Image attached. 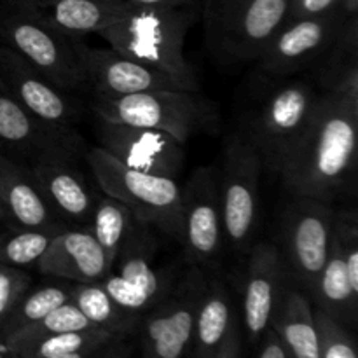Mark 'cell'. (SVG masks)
<instances>
[{
	"label": "cell",
	"instance_id": "obj_36",
	"mask_svg": "<svg viewBox=\"0 0 358 358\" xmlns=\"http://www.w3.org/2000/svg\"><path fill=\"white\" fill-rule=\"evenodd\" d=\"M213 358H241V329L238 324V318L234 320L226 341L219 348V352L213 355Z\"/></svg>",
	"mask_w": 358,
	"mask_h": 358
},
{
	"label": "cell",
	"instance_id": "obj_20",
	"mask_svg": "<svg viewBox=\"0 0 358 358\" xmlns=\"http://www.w3.org/2000/svg\"><path fill=\"white\" fill-rule=\"evenodd\" d=\"M38 273L76 283L101 282L110 273L108 255L90 227L63 229L49 243L37 262Z\"/></svg>",
	"mask_w": 358,
	"mask_h": 358
},
{
	"label": "cell",
	"instance_id": "obj_16",
	"mask_svg": "<svg viewBox=\"0 0 358 358\" xmlns=\"http://www.w3.org/2000/svg\"><path fill=\"white\" fill-rule=\"evenodd\" d=\"M76 48L87 87L94 96L114 98L156 90H185L173 77L119 55L110 48H91L84 44L83 38H77Z\"/></svg>",
	"mask_w": 358,
	"mask_h": 358
},
{
	"label": "cell",
	"instance_id": "obj_43",
	"mask_svg": "<svg viewBox=\"0 0 358 358\" xmlns=\"http://www.w3.org/2000/svg\"><path fill=\"white\" fill-rule=\"evenodd\" d=\"M3 222V212H2V208H0V224Z\"/></svg>",
	"mask_w": 358,
	"mask_h": 358
},
{
	"label": "cell",
	"instance_id": "obj_12",
	"mask_svg": "<svg viewBox=\"0 0 358 358\" xmlns=\"http://www.w3.org/2000/svg\"><path fill=\"white\" fill-rule=\"evenodd\" d=\"M152 229L143 222L114 259L110 273L101 280V285L115 304L136 318H142L168 292L152 266L157 248Z\"/></svg>",
	"mask_w": 358,
	"mask_h": 358
},
{
	"label": "cell",
	"instance_id": "obj_14",
	"mask_svg": "<svg viewBox=\"0 0 358 358\" xmlns=\"http://www.w3.org/2000/svg\"><path fill=\"white\" fill-rule=\"evenodd\" d=\"M100 149L133 170L177 178L184 168V145L157 129L121 124L96 117Z\"/></svg>",
	"mask_w": 358,
	"mask_h": 358
},
{
	"label": "cell",
	"instance_id": "obj_41",
	"mask_svg": "<svg viewBox=\"0 0 358 358\" xmlns=\"http://www.w3.org/2000/svg\"><path fill=\"white\" fill-rule=\"evenodd\" d=\"M128 357V350L126 348H119V350H114V352H110L108 353V355H105V357H100V358H126Z\"/></svg>",
	"mask_w": 358,
	"mask_h": 358
},
{
	"label": "cell",
	"instance_id": "obj_11",
	"mask_svg": "<svg viewBox=\"0 0 358 358\" xmlns=\"http://www.w3.org/2000/svg\"><path fill=\"white\" fill-rule=\"evenodd\" d=\"M180 241L191 266L213 268L224 247L219 173L215 166L194 170L182 187Z\"/></svg>",
	"mask_w": 358,
	"mask_h": 358
},
{
	"label": "cell",
	"instance_id": "obj_30",
	"mask_svg": "<svg viewBox=\"0 0 358 358\" xmlns=\"http://www.w3.org/2000/svg\"><path fill=\"white\" fill-rule=\"evenodd\" d=\"M70 294L69 289L58 285H44L38 287L37 290L30 292L28 290L23 296V299L16 304L7 320L0 327V341L13 336L14 332L21 331V329L28 327V325L35 324L45 315L51 313L62 304L69 303Z\"/></svg>",
	"mask_w": 358,
	"mask_h": 358
},
{
	"label": "cell",
	"instance_id": "obj_18",
	"mask_svg": "<svg viewBox=\"0 0 358 358\" xmlns=\"http://www.w3.org/2000/svg\"><path fill=\"white\" fill-rule=\"evenodd\" d=\"M0 149L23 154L30 161L48 154L77 159L83 152V140L73 128L35 117L0 90Z\"/></svg>",
	"mask_w": 358,
	"mask_h": 358
},
{
	"label": "cell",
	"instance_id": "obj_15",
	"mask_svg": "<svg viewBox=\"0 0 358 358\" xmlns=\"http://www.w3.org/2000/svg\"><path fill=\"white\" fill-rule=\"evenodd\" d=\"M289 283L278 247L269 241H254L248 250L243 285V325L252 343H257L271 327Z\"/></svg>",
	"mask_w": 358,
	"mask_h": 358
},
{
	"label": "cell",
	"instance_id": "obj_37",
	"mask_svg": "<svg viewBox=\"0 0 358 358\" xmlns=\"http://www.w3.org/2000/svg\"><path fill=\"white\" fill-rule=\"evenodd\" d=\"M261 339L262 345L257 358H289L285 346L282 345V341H280V338L271 327L264 332V336Z\"/></svg>",
	"mask_w": 358,
	"mask_h": 358
},
{
	"label": "cell",
	"instance_id": "obj_24",
	"mask_svg": "<svg viewBox=\"0 0 358 358\" xmlns=\"http://www.w3.org/2000/svg\"><path fill=\"white\" fill-rule=\"evenodd\" d=\"M317 63V83L324 90L322 93L358 101V16L343 21Z\"/></svg>",
	"mask_w": 358,
	"mask_h": 358
},
{
	"label": "cell",
	"instance_id": "obj_6",
	"mask_svg": "<svg viewBox=\"0 0 358 358\" xmlns=\"http://www.w3.org/2000/svg\"><path fill=\"white\" fill-rule=\"evenodd\" d=\"M290 0H206L208 45L226 59L254 62L289 20Z\"/></svg>",
	"mask_w": 358,
	"mask_h": 358
},
{
	"label": "cell",
	"instance_id": "obj_40",
	"mask_svg": "<svg viewBox=\"0 0 358 358\" xmlns=\"http://www.w3.org/2000/svg\"><path fill=\"white\" fill-rule=\"evenodd\" d=\"M96 352L98 350H93V352H76V353H66V355H58L51 358H91Z\"/></svg>",
	"mask_w": 358,
	"mask_h": 358
},
{
	"label": "cell",
	"instance_id": "obj_7",
	"mask_svg": "<svg viewBox=\"0 0 358 358\" xmlns=\"http://www.w3.org/2000/svg\"><path fill=\"white\" fill-rule=\"evenodd\" d=\"M261 157L243 133L231 135L217 173L224 240L240 255H247L254 245L261 210Z\"/></svg>",
	"mask_w": 358,
	"mask_h": 358
},
{
	"label": "cell",
	"instance_id": "obj_4",
	"mask_svg": "<svg viewBox=\"0 0 358 358\" xmlns=\"http://www.w3.org/2000/svg\"><path fill=\"white\" fill-rule=\"evenodd\" d=\"M86 161L103 194L124 203L140 220L178 241L182 187L177 178L133 170L100 147L86 150Z\"/></svg>",
	"mask_w": 358,
	"mask_h": 358
},
{
	"label": "cell",
	"instance_id": "obj_1",
	"mask_svg": "<svg viewBox=\"0 0 358 358\" xmlns=\"http://www.w3.org/2000/svg\"><path fill=\"white\" fill-rule=\"evenodd\" d=\"M357 136L358 101L320 93L306 135L280 173L287 191L331 203L355 177Z\"/></svg>",
	"mask_w": 358,
	"mask_h": 358
},
{
	"label": "cell",
	"instance_id": "obj_25",
	"mask_svg": "<svg viewBox=\"0 0 358 358\" xmlns=\"http://www.w3.org/2000/svg\"><path fill=\"white\" fill-rule=\"evenodd\" d=\"M236 320L234 306L219 276H206L192 332V358H213Z\"/></svg>",
	"mask_w": 358,
	"mask_h": 358
},
{
	"label": "cell",
	"instance_id": "obj_23",
	"mask_svg": "<svg viewBox=\"0 0 358 358\" xmlns=\"http://www.w3.org/2000/svg\"><path fill=\"white\" fill-rule=\"evenodd\" d=\"M271 329L285 346L289 358H320V338L313 303L292 282L280 301Z\"/></svg>",
	"mask_w": 358,
	"mask_h": 358
},
{
	"label": "cell",
	"instance_id": "obj_34",
	"mask_svg": "<svg viewBox=\"0 0 358 358\" xmlns=\"http://www.w3.org/2000/svg\"><path fill=\"white\" fill-rule=\"evenodd\" d=\"M31 278L20 268L0 264V327L30 290Z\"/></svg>",
	"mask_w": 358,
	"mask_h": 358
},
{
	"label": "cell",
	"instance_id": "obj_17",
	"mask_svg": "<svg viewBox=\"0 0 358 358\" xmlns=\"http://www.w3.org/2000/svg\"><path fill=\"white\" fill-rule=\"evenodd\" d=\"M0 90L35 117L62 128H73L79 108L72 98L52 86L17 52L0 45Z\"/></svg>",
	"mask_w": 358,
	"mask_h": 358
},
{
	"label": "cell",
	"instance_id": "obj_42",
	"mask_svg": "<svg viewBox=\"0 0 358 358\" xmlns=\"http://www.w3.org/2000/svg\"><path fill=\"white\" fill-rule=\"evenodd\" d=\"M100 2H108V3H126L124 0H100Z\"/></svg>",
	"mask_w": 358,
	"mask_h": 358
},
{
	"label": "cell",
	"instance_id": "obj_5",
	"mask_svg": "<svg viewBox=\"0 0 358 358\" xmlns=\"http://www.w3.org/2000/svg\"><path fill=\"white\" fill-rule=\"evenodd\" d=\"M320 93L306 80L285 84L271 93L247 122L243 136L261 157L262 166L282 173L306 135Z\"/></svg>",
	"mask_w": 358,
	"mask_h": 358
},
{
	"label": "cell",
	"instance_id": "obj_32",
	"mask_svg": "<svg viewBox=\"0 0 358 358\" xmlns=\"http://www.w3.org/2000/svg\"><path fill=\"white\" fill-rule=\"evenodd\" d=\"M58 233L34 229H14L0 233V264L13 268L37 266L49 243Z\"/></svg>",
	"mask_w": 358,
	"mask_h": 358
},
{
	"label": "cell",
	"instance_id": "obj_19",
	"mask_svg": "<svg viewBox=\"0 0 358 358\" xmlns=\"http://www.w3.org/2000/svg\"><path fill=\"white\" fill-rule=\"evenodd\" d=\"M28 170L56 215L79 226L90 224L96 198L72 157L55 154L35 157L28 164Z\"/></svg>",
	"mask_w": 358,
	"mask_h": 358
},
{
	"label": "cell",
	"instance_id": "obj_33",
	"mask_svg": "<svg viewBox=\"0 0 358 358\" xmlns=\"http://www.w3.org/2000/svg\"><path fill=\"white\" fill-rule=\"evenodd\" d=\"M318 338H320V358H357L355 341L348 329L320 310H315Z\"/></svg>",
	"mask_w": 358,
	"mask_h": 358
},
{
	"label": "cell",
	"instance_id": "obj_13",
	"mask_svg": "<svg viewBox=\"0 0 358 358\" xmlns=\"http://www.w3.org/2000/svg\"><path fill=\"white\" fill-rule=\"evenodd\" d=\"M343 21L345 16L339 10L324 16L289 17L254 62L261 72L273 77L310 69L324 55Z\"/></svg>",
	"mask_w": 358,
	"mask_h": 358
},
{
	"label": "cell",
	"instance_id": "obj_26",
	"mask_svg": "<svg viewBox=\"0 0 358 358\" xmlns=\"http://www.w3.org/2000/svg\"><path fill=\"white\" fill-rule=\"evenodd\" d=\"M317 310L338 320L345 327H353L358 315V289L350 282L348 269L341 254L331 245V254L318 276L310 296Z\"/></svg>",
	"mask_w": 358,
	"mask_h": 358
},
{
	"label": "cell",
	"instance_id": "obj_2",
	"mask_svg": "<svg viewBox=\"0 0 358 358\" xmlns=\"http://www.w3.org/2000/svg\"><path fill=\"white\" fill-rule=\"evenodd\" d=\"M194 23V9L135 7L126 9L108 27L98 31L115 52L173 77L189 91H199L194 69L184 55L187 31Z\"/></svg>",
	"mask_w": 358,
	"mask_h": 358
},
{
	"label": "cell",
	"instance_id": "obj_38",
	"mask_svg": "<svg viewBox=\"0 0 358 358\" xmlns=\"http://www.w3.org/2000/svg\"><path fill=\"white\" fill-rule=\"evenodd\" d=\"M135 7H180L191 3V0H124Z\"/></svg>",
	"mask_w": 358,
	"mask_h": 358
},
{
	"label": "cell",
	"instance_id": "obj_8",
	"mask_svg": "<svg viewBox=\"0 0 358 358\" xmlns=\"http://www.w3.org/2000/svg\"><path fill=\"white\" fill-rule=\"evenodd\" d=\"M334 213L324 199L294 196L280 219V245L290 282L308 297L327 262L332 245Z\"/></svg>",
	"mask_w": 358,
	"mask_h": 358
},
{
	"label": "cell",
	"instance_id": "obj_39",
	"mask_svg": "<svg viewBox=\"0 0 358 358\" xmlns=\"http://www.w3.org/2000/svg\"><path fill=\"white\" fill-rule=\"evenodd\" d=\"M339 13L345 16V20H348V17H357L358 0H339Z\"/></svg>",
	"mask_w": 358,
	"mask_h": 358
},
{
	"label": "cell",
	"instance_id": "obj_29",
	"mask_svg": "<svg viewBox=\"0 0 358 358\" xmlns=\"http://www.w3.org/2000/svg\"><path fill=\"white\" fill-rule=\"evenodd\" d=\"M115 341L117 339L112 338L108 332L101 331V329H90V331L44 336L41 339H35V341L14 345L3 350L13 358H51L66 355V353L101 350Z\"/></svg>",
	"mask_w": 358,
	"mask_h": 358
},
{
	"label": "cell",
	"instance_id": "obj_28",
	"mask_svg": "<svg viewBox=\"0 0 358 358\" xmlns=\"http://www.w3.org/2000/svg\"><path fill=\"white\" fill-rule=\"evenodd\" d=\"M143 220L133 213L131 208L112 196H100L94 201L93 215L90 220V231L110 259V264L117 257L124 245L131 240Z\"/></svg>",
	"mask_w": 358,
	"mask_h": 358
},
{
	"label": "cell",
	"instance_id": "obj_27",
	"mask_svg": "<svg viewBox=\"0 0 358 358\" xmlns=\"http://www.w3.org/2000/svg\"><path fill=\"white\" fill-rule=\"evenodd\" d=\"M69 294L70 303L79 308L80 313L90 320L93 327L108 332L117 341L131 334L133 329L140 324V318L129 315L115 304L101 282L73 283L72 287H69Z\"/></svg>",
	"mask_w": 358,
	"mask_h": 358
},
{
	"label": "cell",
	"instance_id": "obj_31",
	"mask_svg": "<svg viewBox=\"0 0 358 358\" xmlns=\"http://www.w3.org/2000/svg\"><path fill=\"white\" fill-rule=\"evenodd\" d=\"M90 329L96 327H93V325L90 324V320L80 313L79 308L69 301V303L58 306L56 310H52L51 313L45 315L44 318L35 322V324L14 332L13 336H9L7 339L0 341V345H2V348H9V346L14 345H23V343L35 341V339L44 338V336L63 334V332L90 331Z\"/></svg>",
	"mask_w": 358,
	"mask_h": 358
},
{
	"label": "cell",
	"instance_id": "obj_21",
	"mask_svg": "<svg viewBox=\"0 0 358 358\" xmlns=\"http://www.w3.org/2000/svg\"><path fill=\"white\" fill-rule=\"evenodd\" d=\"M0 208L14 229L59 233L65 229L35 184L30 170L0 154Z\"/></svg>",
	"mask_w": 358,
	"mask_h": 358
},
{
	"label": "cell",
	"instance_id": "obj_10",
	"mask_svg": "<svg viewBox=\"0 0 358 358\" xmlns=\"http://www.w3.org/2000/svg\"><path fill=\"white\" fill-rule=\"evenodd\" d=\"M206 289V273L191 266L177 287L142 317L143 358H184L191 348L196 315Z\"/></svg>",
	"mask_w": 358,
	"mask_h": 358
},
{
	"label": "cell",
	"instance_id": "obj_22",
	"mask_svg": "<svg viewBox=\"0 0 358 358\" xmlns=\"http://www.w3.org/2000/svg\"><path fill=\"white\" fill-rule=\"evenodd\" d=\"M7 6L66 37L83 38L108 27L128 3L100 0H7Z\"/></svg>",
	"mask_w": 358,
	"mask_h": 358
},
{
	"label": "cell",
	"instance_id": "obj_35",
	"mask_svg": "<svg viewBox=\"0 0 358 358\" xmlns=\"http://www.w3.org/2000/svg\"><path fill=\"white\" fill-rule=\"evenodd\" d=\"M339 10V0H290L289 17L324 16Z\"/></svg>",
	"mask_w": 358,
	"mask_h": 358
},
{
	"label": "cell",
	"instance_id": "obj_3",
	"mask_svg": "<svg viewBox=\"0 0 358 358\" xmlns=\"http://www.w3.org/2000/svg\"><path fill=\"white\" fill-rule=\"evenodd\" d=\"M96 117L168 133L185 145L199 131L219 124V110L199 91L156 90L126 96H94Z\"/></svg>",
	"mask_w": 358,
	"mask_h": 358
},
{
	"label": "cell",
	"instance_id": "obj_9",
	"mask_svg": "<svg viewBox=\"0 0 358 358\" xmlns=\"http://www.w3.org/2000/svg\"><path fill=\"white\" fill-rule=\"evenodd\" d=\"M0 41L63 93L87 87L76 48L77 38L66 37L9 7L0 17Z\"/></svg>",
	"mask_w": 358,
	"mask_h": 358
}]
</instances>
